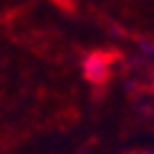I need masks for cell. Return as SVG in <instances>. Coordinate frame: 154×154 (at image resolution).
Listing matches in <instances>:
<instances>
[]
</instances>
